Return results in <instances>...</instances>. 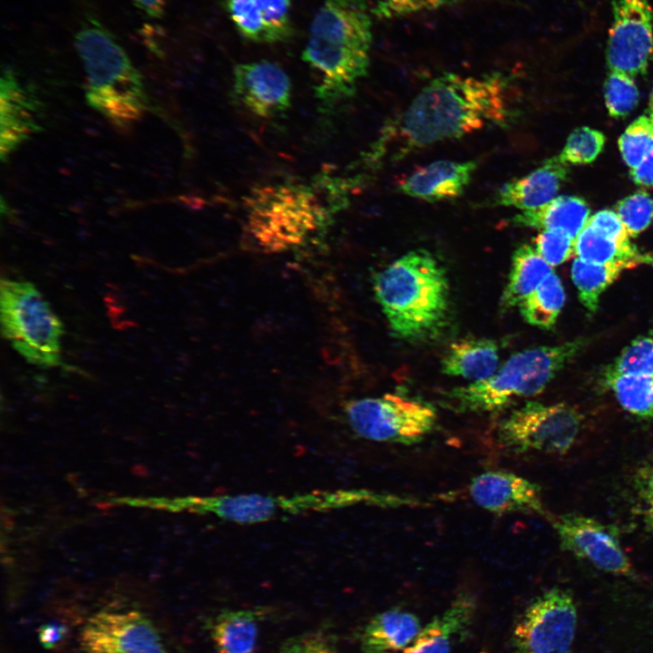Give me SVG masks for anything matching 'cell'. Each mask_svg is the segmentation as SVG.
I'll return each mask as SVG.
<instances>
[{
  "label": "cell",
  "instance_id": "obj_44",
  "mask_svg": "<svg viewBox=\"0 0 653 653\" xmlns=\"http://www.w3.org/2000/svg\"><path fill=\"white\" fill-rule=\"evenodd\" d=\"M133 4L143 13L152 18H159L162 15L167 0H132Z\"/></svg>",
  "mask_w": 653,
  "mask_h": 653
},
{
  "label": "cell",
  "instance_id": "obj_41",
  "mask_svg": "<svg viewBox=\"0 0 653 653\" xmlns=\"http://www.w3.org/2000/svg\"><path fill=\"white\" fill-rule=\"evenodd\" d=\"M636 488L643 505L645 521L653 529V463L638 471Z\"/></svg>",
  "mask_w": 653,
  "mask_h": 653
},
{
  "label": "cell",
  "instance_id": "obj_19",
  "mask_svg": "<svg viewBox=\"0 0 653 653\" xmlns=\"http://www.w3.org/2000/svg\"><path fill=\"white\" fill-rule=\"evenodd\" d=\"M477 162L437 161L418 169L403 180L399 190L410 197L429 202L461 196L469 185Z\"/></svg>",
  "mask_w": 653,
  "mask_h": 653
},
{
  "label": "cell",
  "instance_id": "obj_23",
  "mask_svg": "<svg viewBox=\"0 0 653 653\" xmlns=\"http://www.w3.org/2000/svg\"><path fill=\"white\" fill-rule=\"evenodd\" d=\"M473 611L472 598L459 596L441 616L420 630L403 653H450L453 638L468 626Z\"/></svg>",
  "mask_w": 653,
  "mask_h": 653
},
{
  "label": "cell",
  "instance_id": "obj_1",
  "mask_svg": "<svg viewBox=\"0 0 653 653\" xmlns=\"http://www.w3.org/2000/svg\"><path fill=\"white\" fill-rule=\"evenodd\" d=\"M509 78L501 73L480 76L443 73L429 82L384 132L377 159L392 160L432 144L460 138L510 116Z\"/></svg>",
  "mask_w": 653,
  "mask_h": 653
},
{
  "label": "cell",
  "instance_id": "obj_37",
  "mask_svg": "<svg viewBox=\"0 0 653 653\" xmlns=\"http://www.w3.org/2000/svg\"><path fill=\"white\" fill-rule=\"evenodd\" d=\"M464 0H376L372 14L380 20L400 18L458 5Z\"/></svg>",
  "mask_w": 653,
  "mask_h": 653
},
{
  "label": "cell",
  "instance_id": "obj_16",
  "mask_svg": "<svg viewBox=\"0 0 653 653\" xmlns=\"http://www.w3.org/2000/svg\"><path fill=\"white\" fill-rule=\"evenodd\" d=\"M468 490L475 504L493 513H545L539 486L512 473H482L472 480Z\"/></svg>",
  "mask_w": 653,
  "mask_h": 653
},
{
  "label": "cell",
  "instance_id": "obj_12",
  "mask_svg": "<svg viewBox=\"0 0 653 653\" xmlns=\"http://www.w3.org/2000/svg\"><path fill=\"white\" fill-rule=\"evenodd\" d=\"M83 653H168L150 618L135 609H105L90 617L80 633Z\"/></svg>",
  "mask_w": 653,
  "mask_h": 653
},
{
  "label": "cell",
  "instance_id": "obj_34",
  "mask_svg": "<svg viewBox=\"0 0 653 653\" xmlns=\"http://www.w3.org/2000/svg\"><path fill=\"white\" fill-rule=\"evenodd\" d=\"M228 14L239 33L257 43H268L267 27L257 0H225Z\"/></svg>",
  "mask_w": 653,
  "mask_h": 653
},
{
  "label": "cell",
  "instance_id": "obj_7",
  "mask_svg": "<svg viewBox=\"0 0 653 653\" xmlns=\"http://www.w3.org/2000/svg\"><path fill=\"white\" fill-rule=\"evenodd\" d=\"M245 234L249 244L263 252L296 247L326 220L312 189L283 183L255 189L247 198Z\"/></svg>",
  "mask_w": 653,
  "mask_h": 653
},
{
  "label": "cell",
  "instance_id": "obj_26",
  "mask_svg": "<svg viewBox=\"0 0 653 653\" xmlns=\"http://www.w3.org/2000/svg\"><path fill=\"white\" fill-rule=\"evenodd\" d=\"M575 255L585 261L603 265H621L632 268L648 262L631 242H619L586 225L575 239Z\"/></svg>",
  "mask_w": 653,
  "mask_h": 653
},
{
  "label": "cell",
  "instance_id": "obj_11",
  "mask_svg": "<svg viewBox=\"0 0 653 653\" xmlns=\"http://www.w3.org/2000/svg\"><path fill=\"white\" fill-rule=\"evenodd\" d=\"M578 622L571 594L554 588L538 596L518 620L512 634L514 653H569Z\"/></svg>",
  "mask_w": 653,
  "mask_h": 653
},
{
  "label": "cell",
  "instance_id": "obj_43",
  "mask_svg": "<svg viewBox=\"0 0 653 653\" xmlns=\"http://www.w3.org/2000/svg\"><path fill=\"white\" fill-rule=\"evenodd\" d=\"M632 180L643 187H653V148L645 158L630 170Z\"/></svg>",
  "mask_w": 653,
  "mask_h": 653
},
{
  "label": "cell",
  "instance_id": "obj_5",
  "mask_svg": "<svg viewBox=\"0 0 653 653\" xmlns=\"http://www.w3.org/2000/svg\"><path fill=\"white\" fill-rule=\"evenodd\" d=\"M586 341L577 338L555 346L525 349L512 355L491 377L447 391L459 412L502 410L515 398L541 394L556 375L575 357Z\"/></svg>",
  "mask_w": 653,
  "mask_h": 653
},
{
  "label": "cell",
  "instance_id": "obj_17",
  "mask_svg": "<svg viewBox=\"0 0 653 653\" xmlns=\"http://www.w3.org/2000/svg\"><path fill=\"white\" fill-rule=\"evenodd\" d=\"M0 154L5 161L42 129L39 102L9 68L3 70L0 79Z\"/></svg>",
  "mask_w": 653,
  "mask_h": 653
},
{
  "label": "cell",
  "instance_id": "obj_3",
  "mask_svg": "<svg viewBox=\"0 0 653 653\" xmlns=\"http://www.w3.org/2000/svg\"><path fill=\"white\" fill-rule=\"evenodd\" d=\"M375 297L398 338L435 337L449 316L450 292L444 268L425 249L401 256L373 277Z\"/></svg>",
  "mask_w": 653,
  "mask_h": 653
},
{
  "label": "cell",
  "instance_id": "obj_10",
  "mask_svg": "<svg viewBox=\"0 0 653 653\" xmlns=\"http://www.w3.org/2000/svg\"><path fill=\"white\" fill-rule=\"evenodd\" d=\"M582 423L580 412L565 403L527 402L502 421L499 444L509 453L531 451L566 453L575 443Z\"/></svg>",
  "mask_w": 653,
  "mask_h": 653
},
{
  "label": "cell",
  "instance_id": "obj_13",
  "mask_svg": "<svg viewBox=\"0 0 653 653\" xmlns=\"http://www.w3.org/2000/svg\"><path fill=\"white\" fill-rule=\"evenodd\" d=\"M611 15L606 48L609 70L632 77L645 73L653 54L649 0H611Z\"/></svg>",
  "mask_w": 653,
  "mask_h": 653
},
{
  "label": "cell",
  "instance_id": "obj_25",
  "mask_svg": "<svg viewBox=\"0 0 653 653\" xmlns=\"http://www.w3.org/2000/svg\"><path fill=\"white\" fill-rule=\"evenodd\" d=\"M256 610H225L213 620L210 635L218 653H252L258 632Z\"/></svg>",
  "mask_w": 653,
  "mask_h": 653
},
{
  "label": "cell",
  "instance_id": "obj_28",
  "mask_svg": "<svg viewBox=\"0 0 653 653\" xmlns=\"http://www.w3.org/2000/svg\"><path fill=\"white\" fill-rule=\"evenodd\" d=\"M627 269L621 265H603L575 258L571 265V278L578 290L580 301L590 313L599 307V297Z\"/></svg>",
  "mask_w": 653,
  "mask_h": 653
},
{
  "label": "cell",
  "instance_id": "obj_29",
  "mask_svg": "<svg viewBox=\"0 0 653 653\" xmlns=\"http://www.w3.org/2000/svg\"><path fill=\"white\" fill-rule=\"evenodd\" d=\"M603 378L627 412L642 418L653 417L652 376L614 375Z\"/></svg>",
  "mask_w": 653,
  "mask_h": 653
},
{
  "label": "cell",
  "instance_id": "obj_36",
  "mask_svg": "<svg viewBox=\"0 0 653 653\" xmlns=\"http://www.w3.org/2000/svg\"><path fill=\"white\" fill-rule=\"evenodd\" d=\"M262 14L268 44L283 42L292 34L291 0H257Z\"/></svg>",
  "mask_w": 653,
  "mask_h": 653
},
{
  "label": "cell",
  "instance_id": "obj_8",
  "mask_svg": "<svg viewBox=\"0 0 653 653\" xmlns=\"http://www.w3.org/2000/svg\"><path fill=\"white\" fill-rule=\"evenodd\" d=\"M3 336L29 363L41 367L62 364L63 326L34 284L2 278Z\"/></svg>",
  "mask_w": 653,
  "mask_h": 653
},
{
  "label": "cell",
  "instance_id": "obj_24",
  "mask_svg": "<svg viewBox=\"0 0 653 653\" xmlns=\"http://www.w3.org/2000/svg\"><path fill=\"white\" fill-rule=\"evenodd\" d=\"M553 272L552 267L529 244L513 252L507 284L501 297V307L510 309L532 293Z\"/></svg>",
  "mask_w": 653,
  "mask_h": 653
},
{
  "label": "cell",
  "instance_id": "obj_38",
  "mask_svg": "<svg viewBox=\"0 0 653 653\" xmlns=\"http://www.w3.org/2000/svg\"><path fill=\"white\" fill-rule=\"evenodd\" d=\"M534 245L551 267L560 265L575 254V239L559 230H542L534 239Z\"/></svg>",
  "mask_w": 653,
  "mask_h": 653
},
{
  "label": "cell",
  "instance_id": "obj_15",
  "mask_svg": "<svg viewBox=\"0 0 653 653\" xmlns=\"http://www.w3.org/2000/svg\"><path fill=\"white\" fill-rule=\"evenodd\" d=\"M291 89L289 76L275 63L262 60L234 67L232 98L255 116L282 115L290 107Z\"/></svg>",
  "mask_w": 653,
  "mask_h": 653
},
{
  "label": "cell",
  "instance_id": "obj_22",
  "mask_svg": "<svg viewBox=\"0 0 653 653\" xmlns=\"http://www.w3.org/2000/svg\"><path fill=\"white\" fill-rule=\"evenodd\" d=\"M422 629L418 619L408 611L390 609L377 614L362 635L363 653H398L411 644Z\"/></svg>",
  "mask_w": 653,
  "mask_h": 653
},
{
  "label": "cell",
  "instance_id": "obj_45",
  "mask_svg": "<svg viewBox=\"0 0 653 653\" xmlns=\"http://www.w3.org/2000/svg\"><path fill=\"white\" fill-rule=\"evenodd\" d=\"M650 115L653 117V89H652V93H651V97H650Z\"/></svg>",
  "mask_w": 653,
  "mask_h": 653
},
{
  "label": "cell",
  "instance_id": "obj_20",
  "mask_svg": "<svg viewBox=\"0 0 653 653\" xmlns=\"http://www.w3.org/2000/svg\"><path fill=\"white\" fill-rule=\"evenodd\" d=\"M442 372L473 383L491 377L499 368V347L488 338L467 337L453 342L444 353Z\"/></svg>",
  "mask_w": 653,
  "mask_h": 653
},
{
  "label": "cell",
  "instance_id": "obj_2",
  "mask_svg": "<svg viewBox=\"0 0 653 653\" xmlns=\"http://www.w3.org/2000/svg\"><path fill=\"white\" fill-rule=\"evenodd\" d=\"M372 41L366 0H322L302 54L319 74L320 109L330 111L356 93L368 73Z\"/></svg>",
  "mask_w": 653,
  "mask_h": 653
},
{
  "label": "cell",
  "instance_id": "obj_21",
  "mask_svg": "<svg viewBox=\"0 0 653 653\" xmlns=\"http://www.w3.org/2000/svg\"><path fill=\"white\" fill-rule=\"evenodd\" d=\"M589 219L590 208L583 199L560 196L538 209L514 215L510 223L516 227L559 230L576 239Z\"/></svg>",
  "mask_w": 653,
  "mask_h": 653
},
{
  "label": "cell",
  "instance_id": "obj_46",
  "mask_svg": "<svg viewBox=\"0 0 653 653\" xmlns=\"http://www.w3.org/2000/svg\"><path fill=\"white\" fill-rule=\"evenodd\" d=\"M648 263H650L653 266V257L648 256Z\"/></svg>",
  "mask_w": 653,
  "mask_h": 653
},
{
  "label": "cell",
  "instance_id": "obj_27",
  "mask_svg": "<svg viewBox=\"0 0 653 653\" xmlns=\"http://www.w3.org/2000/svg\"><path fill=\"white\" fill-rule=\"evenodd\" d=\"M565 291L560 278L552 273L520 304L523 319L543 329L552 327L564 306Z\"/></svg>",
  "mask_w": 653,
  "mask_h": 653
},
{
  "label": "cell",
  "instance_id": "obj_32",
  "mask_svg": "<svg viewBox=\"0 0 653 653\" xmlns=\"http://www.w3.org/2000/svg\"><path fill=\"white\" fill-rule=\"evenodd\" d=\"M619 148L625 163L636 167L653 148V117L641 115L619 138Z\"/></svg>",
  "mask_w": 653,
  "mask_h": 653
},
{
  "label": "cell",
  "instance_id": "obj_14",
  "mask_svg": "<svg viewBox=\"0 0 653 653\" xmlns=\"http://www.w3.org/2000/svg\"><path fill=\"white\" fill-rule=\"evenodd\" d=\"M563 550L599 570L622 576L634 574L632 564L616 533L595 519L568 513L551 520Z\"/></svg>",
  "mask_w": 653,
  "mask_h": 653
},
{
  "label": "cell",
  "instance_id": "obj_9",
  "mask_svg": "<svg viewBox=\"0 0 653 653\" xmlns=\"http://www.w3.org/2000/svg\"><path fill=\"white\" fill-rule=\"evenodd\" d=\"M346 421L358 436L379 443L414 444L434 427L436 413L422 401L395 394L348 401Z\"/></svg>",
  "mask_w": 653,
  "mask_h": 653
},
{
  "label": "cell",
  "instance_id": "obj_42",
  "mask_svg": "<svg viewBox=\"0 0 653 653\" xmlns=\"http://www.w3.org/2000/svg\"><path fill=\"white\" fill-rule=\"evenodd\" d=\"M67 629L57 622L44 623L38 629V638L41 645L46 649L55 648L65 637Z\"/></svg>",
  "mask_w": 653,
  "mask_h": 653
},
{
  "label": "cell",
  "instance_id": "obj_6",
  "mask_svg": "<svg viewBox=\"0 0 653 653\" xmlns=\"http://www.w3.org/2000/svg\"><path fill=\"white\" fill-rule=\"evenodd\" d=\"M397 502L396 494L366 489H341L293 495L251 492L189 497L178 501L177 507L199 513L214 514L226 521L254 524L279 517L330 512L359 504L395 508Z\"/></svg>",
  "mask_w": 653,
  "mask_h": 653
},
{
  "label": "cell",
  "instance_id": "obj_40",
  "mask_svg": "<svg viewBox=\"0 0 653 653\" xmlns=\"http://www.w3.org/2000/svg\"><path fill=\"white\" fill-rule=\"evenodd\" d=\"M281 653H338L334 646L317 634H306L288 640Z\"/></svg>",
  "mask_w": 653,
  "mask_h": 653
},
{
  "label": "cell",
  "instance_id": "obj_33",
  "mask_svg": "<svg viewBox=\"0 0 653 653\" xmlns=\"http://www.w3.org/2000/svg\"><path fill=\"white\" fill-rule=\"evenodd\" d=\"M605 142L606 137L601 132L580 127L571 132L558 156L567 164L590 163L602 151Z\"/></svg>",
  "mask_w": 653,
  "mask_h": 653
},
{
  "label": "cell",
  "instance_id": "obj_4",
  "mask_svg": "<svg viewBox=\"0 0 653 653\" xmlns=\"http://www.w3.org/2000/svg\"><path fill=\"white\" fill-rule=\"evenodd\" d=\"M75 48L86 73L88 104L120 129H128L145 112L141 75L122 47L92 21L75 35Z\"/></svg>",
  "mask_w": 653,
  "mask_h": 653
},
{
  "label": "cell",
  "instance_id": "obj_18",
  "mask_svg": "<svg viewBox=\"0 0 653 653\" xmlns=\"http://www.w3.org/2000/svg\"><path fill=\"white\" fill-rule=\"evenodd\" d=\"M569 173L568 164L553 156L529 174L504 183L492 205L513 207L522 211L538 209L556 198Z\"/></svg>",
  "mask_w": 653,
  "mask_h": 653
},
{
  "label": "cell",
  "instance_id": "obj_35",
  "mask_svg": "<svg viewBox=\"0 0 653 653\" xmlns=\"http://www.w3.org/2000/svg\"><path fill=\"white\" fill-rule=\"evenodd\" d=\"M616 212L629 237H637L653 219V200L645 190H638L619 200Z\"/></svg>",
  "mask_w": 653,
  "mask_h": 653
},
{
  "label": "cell",
  "instance_id": "obj_30",
  "mask_svg": "<svg viewBox=\"0 0 653 653\" xmlns=\"http://www.w3.org/2000/svg\"><path fill=\"white\" fill-rule=\"evenodd\" d=\"M614 375L653 377V336H640L629 343L605 369L603 377Z\"/></svg>",
  "mask_w": 653,
  "mask_h": 653
},
{
  "label": "cell",
  "instance_id": "obj_39",
  "mask_svg": "<svg viewBox=\"0 0 653 653\" xmlns=\"http://www.w3.org/2000/svg\"><path fill=\"white\" fill-rule=\"evenodd\" d=\"M587 225L619 242H630L624 224L613 210H602L596 212L589 219Z\"/></svg>",
  "mask_w": 653,
  "mask_h": 653
},
{
  "label": "cell",
  "instance_id": "obj_31",
  "mask_svg": "<svg viewBox=\"0 0 653 653\" xmlns=\"http://www.w3.org/2000/svg\"><path fill=\"white\" fill-rule=\"evenodd\" d=\"M604 97L609 114L619 119L636 108L639 92L632 76L609 70L604 84Z\"/></svg>",
  "mask_w": 653,
  "mask_h": 653
}]
</instances>
